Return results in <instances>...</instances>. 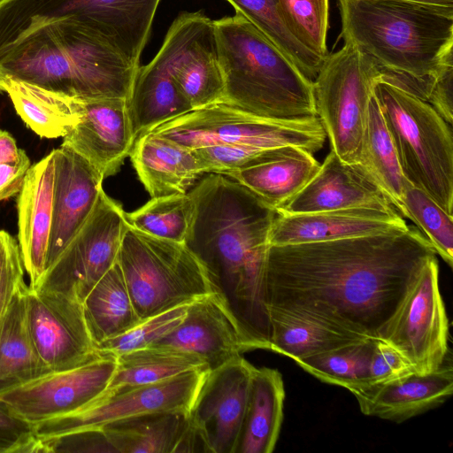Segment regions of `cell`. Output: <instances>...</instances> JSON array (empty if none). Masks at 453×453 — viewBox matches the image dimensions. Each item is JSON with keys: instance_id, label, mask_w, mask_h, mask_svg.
I'll return each instance as SVG.
<instances>
[{"instance_id": "6da1fadb", "label": "cell", "mask_w": 453, "mask_h": 453, "mask_svg": "<svg viewBox=\"0 0 453 453\" xmlns=\"http://www.w3.org/2000/svg\"><path fill=\"white\" fill-rule=\"evenodd\" d=\"M436 257L415 226L333 241L269 245V312L361 340H382L427 262Z\"/></svg>"}, {"instance_id": "7a4b0ae2", "label": "cell", "mask_w": 453, "mask_h": 453, "mask_svg": "<svg viewBox=\"0 0 453 453\" xmlns=\"http://www.w3.org/2000/svg\"><path fill=\"white\" fill-rule=\"evenodd\" d=\"M188 193L194 211L183 244L205 270L251 349L269 350L264 268L276 210L221 173H207Z\"/></svg>"}, {"instance_id": "3957f363", "label": "cell", "mask_w": 453, "mask_h": 453, "mask_svg": "<svg viewBox=\"0 0 453 453\" xmlns=\"http://www.w3.org/2000/svg\"><path fill=\"white\" fill-rule=\"evenodd\" d=\"M341 35L390 81L426 102L435 75L453 62V8L406 0H338Z\"/></svg>"}, {"instance_id": "277c9868", "label": "cell", "mask_w": 453, "mask_h": 453, "mask_svg": "<svg viewBox=\"0 0 453 453\" xmlns=\"http://www.w3.org/2000/svg\"><path fill=\"white\" fill-rule=\"evenodd\" d=\"M138 68L69 19L45 24L0 52V76L80 100H128Z\"/></svg>"}, {"instance_id": "5b68a950", "label": "cell", "mask_w": 453, "mask_h": 453, "mask_svg": "<svg viewBox=\"0 0 453 453\" xmlns=\"http://www.w3.org/2000/svg\"><path fill=\"white\" fill-rule=\"evenodd\" d=\"M220 103L273 119L317 117L313 81L241 14L214 20Z\"/></svg>"}, {"instance_id": "8992f818", "label": "cell", "mask_w": 453, "mask_h": 453, "mask_svg": "<svg viewBox=\"0 0 453 453\" xmlns=\"http://www.w3.org/2000/svg\"><path fill=\"white\" fill-rule=\"evenodd\" d=\"M373 95L404 178L453 217L450 125L428 103L382 78Z\"/></svg>"}, {"instance_id": "52a82bcc", "label": "cell", "mask_w": 453, "mask_h": 453, "mask_svg": "<svg viewBox=\"0 0 453 453\" xmlns=\"http://www.w3.org/2000/svg\"><path fill=\"white\" fill-rule=\"evenodd\" d=\"M160 0H7L0 4V52L50 22L69 19L91 31L134 66Z\"/></svg>"}, {"instance_id": "ba28073f", "label": "cell", "mask_w": 453, "mask_h": 453, "mask_svg": "<svg viewBox=\"0 0 453 453\" xmlns=\"http://www.w3.org/2000/svg\"><path fill=\"white\" fill-rule=\"evenodd\" d=\"M118 263L142 320L215 292L205 270L183 243L143 234L128 224Z\"/></svg>"}, {"instance_id": "9c48e42d", "label": "cell", "mask_w": 453, "mask_h": 453, "mask_svg": "<svg viewBox=\"0 0 453 453\" xmlns=\"http://www.w3.org/2000/svg\"><path fill=\"white\" fill-rule=\"evenodd\" d=\"M150 132L190 150L218 145L258 149L292 145L312 154L322 149L326 137L318 117L266 119L224 103L190 111Z\"/></svg>"}, {"instance_id": "30bf717a", "label": "cell", "mask_w": 453, "mask_h": 453, "mask_svg": "<svg viewBox=\"0 0 453 453\" xmlns=\"http://www.w3.org/2000/svg\"><path fill=\"white\" fill-rule=\"evenodd\" d=\"M382 76L369 56L344 43L326 56L313 81L317 117L344 162H358L373 88Z\"/></svg>"}, {"instance_id": "8fae6325", "label": "cell", "mask_w": 453, "mask_h": 453, "mask_svg": "<svg viewBox=\"0 0 453 453\" xmlns=\"http://www.w3.org/2000/svg\"><path fill=\"white\" fill-rule=\"evenodd\" d=\"M125 212L122 206L102 189L82 226L38 281L29 286L59 293L82 303L118 260L127 226Z\"/></svg>"}, {"instance_id": "7c38bea8", "label": "cell", "mask_w": 453, "mask_h": 453, "mask_svg": "<svg viewBox=\"0 0 453 453\" xmlns=\"http://www.w3.org/2000/svg\"><path fill=\"white\" fill-rule=\"evenodd\" d=\"M382 340L421 375L435 372L447 361L449 321L440 291L436 257L423 268Z\"/></svg>"}, {"instance_id": "4fadbf2b", "label": "cell", "mask_w": 453, "mask_h": 453, "mask_svg": "<svg viewBox=\"0 0 453 453\" xmlns=\"http://www.w3.org/2000/svg\"><path fill=\"white\" fill-rule=\"evenodd\" d=\"M192 110L220 103L224 81L214 20L202 12L180 13L155 55Z\"/></svg>"}, {"instance_id": "5bb4252c", "label": "cell", "mask_w": 453, "mask_h": 453, "mask_svg": "<svg viewBox=\"0 0 453 453\" xmlns=\"http://www.w3.org/2000/svg\"><path fill=\"white\" fill-rule=\"evenodd\" d=\"M209 370L187 372L157 383L104 392L71 414L33 425L37 438L75 430L100 428L111 422L154 412L188 413Z\"/></svg>"}, {"instance_id": "9a60e30c", "label": "cell", "mask_w": 453, "mask_h": 453, "mask_svg": "<svg viewBox=\"0 0 453 453\" xmlns=\"http://www.w3.org/2000/svg\"><path fill=\"white\" fill-rule=\"evenodd\" d=\"M117 357L102 355L79 367L50 372L0 394L2 403L21 419L35 425L83 408L108 388Z\"/></svg>"}, {"instance_id": "2e32d148", "label": "cell", "mask_w": 453, "mask_h": 453, "mask_svg": "<svg viewBox=\"0 0 453 453\" xmlns=\"http://www.w3.org/2000/svg\"><path fill=\"white\" fill-rule=\"evenodd\" d=\"M26 320L30 338L51 372L98 358L88 331L82 303L62 294L27 287Z\"/></svg>"}, {"instance_id": "e0dca14e", "label": "cell", "mask_w": 453, "mask_h": 453, "mask_svg": "<svg viewBox=\"0 0 453 453\" xmlns=\"http://www.w3.org/2000/svg\"><path fill=\"white\" fill-rule=\"evenodd\" d=\"M253 368L239 356L206 372L188 414L205 452L235 453Z\"/></svg>"}, {"instance_id": "ac0fdd59", "label": "cell", "mask_w": 453, "mask_h": 453, "mask_svg": "<svg viewBox=\"0 0 453 453\" xmlns=\"http://www.w3.org/2000/svg\"><path fill=\"white\" fill-rule=\"evenodd\" d=\"M150 346L197 356L209 371L252 350L234 315L215 292L188 303L181 322Z\"/></svg>"}, {"instance_id": "d6986e66", "label": "cell", "mask_w": 453, "mask_h": 453, "mask_svg": "<svg viewBox=\"0 0 453 453\" xmlns=\"http://www.w3.org/2000/svg\"><path fill=\"white\" fill-rule=\"evenodd\" d=\"M136 138L127 100H81L78 121L62 144L84 157L102 176L115 174L129 157Z\"/></svg>"}, {"instance_id": "ffe728a7", "label": "cell", "mask_w": 453, "mask_h": 453, "mask_svg": "<svg viewBox=\"0 0 453 453\" xmlns=\"http://www.w3.org/2000/svg\"><path fill=\"white\" fill-rule=\"evenodd\" d=\"M52 151L53 219L45 269L56 260L90 215L104 180L100 173L71 148L61 144Z\"/></svg>"}, {"instance_id": "44dd1931", "label": "cell", "mask_w": 453, "mask_h": 453, "mask_svg": "<svg viewBox=\"0 0 453 453\" xmlns=\"http://www.w3.org/2000/svg\"><path fill=\"white\" fill-rule=\"evenodd\" d=\"M369 207L395 210L359 163H347L331 150L309 182L285 205V214Z\"/></svg>"}, {"instance_id": "7402d4cb", "label": "cell", "mask_w": 453, "mask_h": 453, "mask_svg": "<svg viewBox=\"0 0 453 453\" xmlns=\"http://www.w3.org/2000/svg\"><path fill=\"white\" fill-rule=\"evenodd\" d=\"M407 226L395 210L357 207L296 214L277 212L269 245L333 241L403 229Z\"/></svg>"}, {"instance_id": "603a6c76", "label": "cell", "mask_w": 453, "mask_h": 453, "mask_svg": "<svg viewBox=\"0 0 453 453\" xmlns=\"http://www.w3.org/2000/svg\"><path fill=\"white\" fill-rule=\"evenodd\" d=\"M54 154L50 152L28 169L17 195L18 243L35 285L46 267L53 219Z\"/></svg>"}, {"instance_id": "cb8c5ba5", "label": "cell", "mask_w": 453, "mask_h": 453, "mask_svg": "<svg viewBox=\"0 0 453 453\" xmlns=\"http://www.w3.org/2000/svg\"><path fill=\"white\" fill-rule=\"evenodd\" d=\"M453 392L452 365L428 374L412 372L396 380L352 390L366 416L402 423L442 404Z\"/></svg>"}, {"instance_id": "d4e9b609", "label": "cell", "mask_w": 453, "mask_h": 453, "mask_svg": "<svg viewBox=\"0 0 453 453\" xmlns=\"http://www.w3.org/2000/svg\"><path fill=\"white\" fill-rule=\"evenodd\" d=\"M113 452H205L188 413L154 412L119 419L100 427Z\"/></svg>"}, {"instance_id": "484cf974", "label": "cell", "mask_w": 453, "mask_h": 453, "mask_svg": "<svg viewBox=\"0 0 453 453\" xmlns=\"http://www.w3.org/2000/svg\"><path fill=\"white\" fill-rule=\"evenodd\" d=\"M129 157L151 197L188 193L204 174L192 150L153 132L136 138Z\"/></svg>"}, {"instance_id": "4316f807", "label": "cell", "mask_w": 453, "mask_h": 453, "mask_svg": "<svg viewBox=\"0 0 453 453\" xmlns=\"http://www.w3.org/2000/svg\"><path fill=\"white\" fill-rule=\"evenodd\" d=\"M320 163L296 146L272 148L260 161L224 174L242 183L275 210L291 200L316 174Z\"/></svg>"}, {"instance_id": "83f0119b", "label": "cell", "mask_w": 453, "mask_h": 453, "mask_svg": "<svg viewBox=\"0 0 453 453\" xmlns=\"http://www.w3.org/2000/svg\"><path fill=\"white\" fill-rule=\"evenodd\" d=\"M284 399L280 372L254 366L235 453L273 451L283 420Z\"/></svg>"}, {"instance_id": "f1b7e54d", "label": "cell", "mask_w": 453, "mask_h": 453, "mask_svg": "<svg viewBox=\"0 0 453 453\" xmlns=\"http://www.w3.org/2000/svg\"><path fill=\"white\" fill-rule=\"evenodd\" d=\"M127 107L135 138L193 111L168 72L154 58L137 69Z\"/></svg>"}, {"instance_id": "f546056e", "label": "cell", "mask_w": 453, "mask_h": 453, "mask_svg": "<svg viewBox=\"0 0 453 453\" xmlns=\"http://www.w3.org/2000/svg\"><path fill=\"white\" fill-rule=\"evenodd\" d=\"M15 293L0 322V394L50 373L30 338L26 320V289Z\"/></svg>"}, {"instance_id": "4dcf8cb0", "label": "cell", "mask_w": 453, "mask_h": 453, "mask_svg": "<svg viewBox=\"0 0 453 453\" xmlns=\"http://www.w3.org/2000/svg\"><path fill=\"white\" fill-rule=\"evenodd\" d=\"M0 91L9 95L16 112L41 137L63 138L79 119L80 99L7 76H0Z\"/></svg>"}, {"instance_id": "1f68e13d", "label": "cell", "mask_w": 453, "mask_h": 453, "mask_svg": "<svg viewBox=\"0 0 453 453\" xmlns=\"http://www.w3.org/2000/svg\"><path fill=\"white\" fill-rule=\"evenodd\" d=\"M82 311L95 347L142 321L134 307L118 260L85 297Z\"/></svg>"}, {"instance_id": "d6a6232c", "label": "cell", "mask_w": 453, "mask_h": 453, "mask_svg": "<svg viewBox=\"0 0 453 453\" xmlns=\"http://www.w3.org/2000/svg\"><path fill=\"white\" fill-rule=\"evenodd\" d=\"M357 163L368 172L392 206L403 217V195L410 182L402 173L395 149L374 95L368 107Z\"/></svg>"}, {"instance_id": "836d02e7", "label": "cell", "mask_w": 453, "mask_h": 453, "mask_svg": "<svg viewBox=\"0 0 453 453\" xmlns=\"http://www.w3.org/2000/svg\"><path fill=\"white\" fill-rule=\"evenodd\" d=\"M200 369L208 367L190 353L165 347L138 349L117 356L115 372L104 392L157 383Z\"/></svg>"}, {"instance_id": "e575fe53", "label": "cell", "mask_w": 453, "mask_h": 453, "mask_svg": "<svg viewBox=\"0 0 453 453\" xmlns=\"http://www.w3.org/2000/svg\"><path fill=\"white\" fill-rule=\"evenodd\" d=\"M269 350L295 362L364 341L281 313L269 312Z\"/></svg>"}, {"instance_id": "d590c367", "label": "cell", "mask_w": 453, "mask_h": 453, "mask_svg": "<svg viewBox=\"0 0 453 453\" xmlns=\"http://www.w3.org/2000/svg\"><path fill=\"white\" fill-rule=\"evenodd\" d=\"M279 48L311 81L316 78L323 58L303 46L288 31L281 17L278 0H226Z\"/></svg>"}, {"instance_id": "8d00e7d4", "label": "cell", "mask_w": 453, "mask_h": 453, "mask_svg": "<svg viewBox=\"0 0 453 453\" xmlns=\"http://www.w3.org/2000/svg\"><path fill=\"white\" fill-rule=\"evenodd\" d=\"M374 341H360L296 363L319 380L351 392L369 384V365Z\"/></svg>"}, {"instance_id": "74e56055", "label": "cell", "mask_w": 453, "mask_h": 453, "mask_svg": "<svg viewBox=\"0 0 453 453\" xmlns=\"http://www.w3.org/2000/svg\"><path fill=\"white\" fill-rule=\"evenodd\" d=\"M194 211L189 193L151 197L145 204L125 212L131 227L151 236L183 243Z\"/></svg>"}, {"instance_id": "f35d334b", "label": "cell", "mask_w": 453, "mask_h": 453, "mask_svg": "<svg viewBox=\"0 0 453 453\" xmlns=\"http://www.w3.org/2000/svg\"><path fill=\"white\" fill-rule=\"evenodd\" d=\"M403 217L411 219L436 254L453 265V217L423 190L407 184L403 195Z\"/></svg>"}, {"instance_id": "ab89813d", "label": "cell", "mask_w": 453, "mask_h": 453, "mask_svg": "<svg viewBox=\"0 0 453 453\" xmlns=\"http://www.w3.org/2000/svg\"><path fill=\"white\" fill-rule=\"evenodd\" d=\"M283 21L307 50L325 58L328 54V0H278Z\"/></svg>"}, {"instance_id": "60d3db41", "label": "cell", "mask_w": 453, "mask_h": 453, "mask_svg": "<svg viewBox=\"0 0 453 453\" xmlns=\"http://www.w3.org/2000/svg\"><path fill=\"white\" fill-rule=\"evenodd\" d=\"M187 306L188 304L178 306L143 319L127 332L108 339L96 348L100 353H109L117 357L122 353L149 347L181 322L186 315Z\"/></svg>"}, {"instance_id": "b9f144b4", "label": "cell", "mask_w": 453, "mask_h": 453, "mask_svg": "<svg viewBox=\"0 0 453 453\" xmlns=\"http://www.w3.org/2000/svg\"><path fill=\"white\" fill-rule=\"evenodd\" d=\"M24 265L18 241L0 230V322L24 281Z\"/></svg>"}, {"instance_id": "7bdbcfd3", "label": "cell", "mask_w": 453, "mask_h": 453, "mask_svg": "<svg viewBox=\"0 0 453 453\" xmlns=\"http://www.w3.org/2000/svg\"><path fill=\"white\" fill-rule=\"evenodd\" d=\"M412 372L415 371L411 365L395 349L383 340L374 341L369 365L368 386L388 383Z\"/></svg>"}, {"instance_id": "ee69618b", "label": "cell", "mask_w": 453, "mask_h": 453, "mask_svg": "<svg viewBox=\"0 0 453 453\" xmlns=\"http://www.w3.org/2000/svg\"><path fill=\"white\" fill-rule=\"evenodd\" d=\"M36 441L33 425L0 403V453H35Z\"/></svg>"}, {"instance_id": "f6af8a7d", "label": "cell", "mask_w": 453, "mask_h": 453, "mask_svg": "<svg viewBox=\"0 0 453 453\" xmlns=\"http://www.w3.org/2000/svg\"><path fill=\"white\" fill-rule=\"evenodd\" d=\"M426 103L449 124L453 120V62L435 75Z\"/></svg>"}, {"instance_id": "bcb514c9", "label": "cell", "mask_w": 453, "mask_h": 453, "mask_svg": "<svg viewBox=\"0 0 453 453\" xmlns=\"http://www.w3.org/2000/svg\"><path fill=\"white\" fill-rule=\"evenodd\" d=\"M30 166L26 152L17 161L0 165V202L19 194Z\"/></svg>"}, {"instance_id": "7dc6e473", "label": "cell", "mask_w": 453, "mask_h": 453, "mask_svg": "<svg viewBox=\"0 0 453 453\" xmlns=\"http://www.w3.org/2000/svg\"><path fill=\"white\" fill-rule=\"evenodd\" d=\"M24 153L14 137L8 131L0 129V165L17 161Z\"/></svg>"}, {"instance_id": "c3c4849f", "label": "cell", "mask_w": 453, "mask_h": 453, "mask_svg": "<svg viewBox=\"0 0 453 453\" xmlns=\"http://www.w3.org/2000/svg\"><path fill=\"white\" fill-rule=\"evenodd\" d=\"M419 4L453 8V0H406Z\"/></svg>"}, {"instance_id": "681fc988", "label": "cell", "mask_w": 453, "mask_h": 453, "mask_svg": "<svg viewBox=\"0 0 453 453\" xmlns=\"http://www.w3.org/2000/svg\"><path fill=\"white\" fill-rule=\"evenodd\" d=\"M7 0H0V4H4Z\"/></svg>"}]
</instances>
